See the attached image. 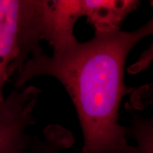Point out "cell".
Masks as SVG:
<instances>
[{"mask_svg": "<svg viewBox=\"0 0 153 153\" xmlns=\"http://www.w3.org/2000/svg\"><path fill=\"white\" fill-rule=\"evenodd\" d=\"M24 95V90L14 88L4 101L0 104V120H2L7 117L14 110L19 102L22 100Z\"/></svg>", "mask_w": 153, "mask_h": 153, "instance_id": "cell-9", "label": "cell"}, {"mask_svg": "<svg viewBox=\"0 0 153 153\" xmlns=\"http://www.w3.org/2000/svg\"><path fill=\"white\" fill-rule=\"evenodd\" d=\"M137 0H82L83 17L92 26L95 36L120 30L126 17L138 8Z\"/></svg>", "mask_w": 153, "mask_h": 153, "instance_id": "cell-5", "label": "cell"}, {"mask_svg": "<svg viewBox=\"0 0 153 153\" xmlns=\"http://www.w3.org/2000/svg\"><path fill=\"white\" fill-rule=\"evenodd\" d=\"M142 90L143 91V93L145 94H143L142 93H140V100L147 99V100L143 103V106L147 104L152 105L153 106V84L147 86H144V87H142Z\"/></svg>", "mask_w": 153, "mask_h": 153, "instance_id": "cell-10", "label": "cell"}, {"mask_svg": "<svg viewBox=\"0 0 153 153\" xmlns=\"http://www.w3.org/2000/svg\"><path fill=\"white\" fill-rule=\"evenodd\" d=\"M150 4L153 8V0L150 1ZM152 18L153 19V16ZM153 62V41L148 49L141 53L137 60L127 68V71L131 74H136L145 71Z\"/></svg>", "mask_w": 153, "mask_h": 153, "instance_id": "cell-8", "label": "cell"}, {"mask_svg": "<svg viewBox=\"0 0 153 153\" xmlns=\"http://www.w3.org/2000/svg\"><path fill=\"white\" fill-rule=\"evenodd\" d=\"M42 91L35 86L26 87L22 100L7 118L0 120V153H24L31 137L26 133L35 123L33 110Z\"/></svg>", "mask_w": 153, "mask_h": 153, "instance_id": "cell-4", "label": "cell"}, {"mask_svg": "<svg viewBox=\"0 0 153 153\" xmlns=\"http://www.w3.org/2000/svg\"><path fill=\"white\" fill-rule=\"evenodd\" d=\"M130 126L126 128L127 136L135 142L136 153H153V116L145 118L131 108Z\"/></svg>", "mask_w": 153, "mask_h": 153, "instance_id": "cell-7", "label": "cell"}, {"mask_svg": "<svg viewBox=\"0 0 153 153\" xmlns=\"http://www.w3.org/2000/svg\"><path fill=\"white\" fill-rule=\"evenodd\" d=\"M73 142L71 133L57 125L46 128L43 138H32L24 153H61Z\"/></svg>", "mask_w": 153, "mask_h": 153, "instance_id": "cell-6", "label": "cell"}, {"mask_svg": "<svg viewBox=\"0 0 153 153\" xmlns=\"http://www.w3.org/2000/svg\"><path fill=\"white\" fill-rule=\"evenodd\" d=\"M151 35L152 19L133 31L94 36L51 55L42 53L19 70L14 88L22 89L37 76H52L63 85L76 109L84 138L80 153H136L118 116L128 90L124 84L128 56Z\"/></svg>", "mask_w": 153, "mask_h": 153, "instance_id": "cell-1", "label": "cell"}, {"mask_svg": "<svg viewBox=\"0 0 153 153\" xmlns=\"http://www.w3.org/2000/svg\"><path fill=\"white\" fill-rule=\"evenodd\" d=\"M43 0H0V104L4 87L29 59L43 53Z\"/></svg>", "mask_w": 153, "mask_h": 153, "instance_id": "cell-2", "label": "cell"}, {"mask_svg": "<svg viewBox=\"0 0 153 153\" xmlns=\"http://www.w3.org/2000/svg\"><path fill=\"white\" fill-rule=\"evenodd\" d=\"M82 17V0H43V40L52 47L53 53L60 52L77 43L74 29Z\"/></svg>", "mask_w": 153, "mask_h": 153, "instance_id": "cell-3", "label": "cell"}]
</instances>
